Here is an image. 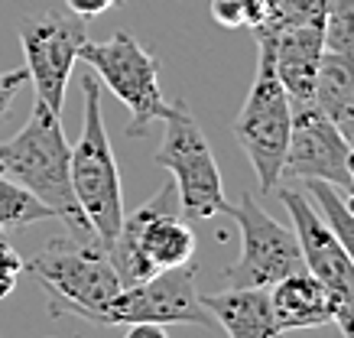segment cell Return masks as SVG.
I'll return each instance as SVG.
<instances>
[{"mask_svg":"<svg viewBox=\"0 0 354 338\" xmlns=\"http://www.w3.org/2000/svg\"><path fill=\"white\" fill-rule=\"evenodd\" d=\"M325 10H328V0H279L273 20L263 26H322Z\"/></svg>","mask_w":354,"mask_h":338,"instance_id":"cell-20","label":"cell"},{"mask_svg":"<svg viewBox=\"0 0 354 338\" xmlns=\"http://www.w3.org/2000/svg\"><path fill=\"white\" fill-rule=\"evenodd\" d=\"M202 303L212 312L215 326H221L231 338L279 335L270 286H225L218 293L202 296Z\"/></svg>","mask_w":354,"mask_h":338,"instance_id":"cell-14","label":"cell"},{"mask_svg":"<svg viewBox=\"0 0 354 338\" xmlns=\"http://www.w3.org/2000/svg\"><path fill=\"white\" fill-rule=\"evenodd\" d=\"M302 189L309 192L312 205L322 212V218L328 221V228L335 231V238L342 241V247L354 263V215L344 208L342 192H335V186H328L322 179H302Z\"/></svg>","mask_w":354,"mask_h":338,"instance_id":"cell-18","label":"cell"},{"mask_svg":"<svg viewBox=\"0 0 354 338\" xmlns=\"http://www.w3.org/2000/svg\"><path fill=\"white\" fill-rule=\"evenodd\" d=\"M322 39L332 53H354V0H328Z\"/></svg>","mask_w":354,"mask_h":338,"instance_id":"cell-19","label":"cell"},{"mask_svg":"<svg viewBox=\"0 0 354 338\" xmlns=\"http://www.w3.org/2000/svg\"><path fill=\"white\" fill-rule=\"evenodd\" d=\"M0 238H3V228H0Z\"/></svg>","mask_w":354,"mask_h":338,"instance_id":"cell-28","label":"cell"},{"mask_svg":"<svg viewBox=\"0 0 354 338\" xmlns=\"http://www.w3.org/2000/svg\"><path fill=\"white\" fill-rule=\"evenodd\" d=\"M78 59L95 68L101 88L130 111L127 137H143L153 120L169 114L160 88V62L147 46L130 33H114L108 43H82Z\"/></svg>","mask_w":354,"mask_h":338,"instance_id":"cell-7","label":"cell"},{"mask_svg":"<svg viewBox=\"0 0 354 338\" xmlns=\"http://www.w3.org/2000/svg\"><path fill=\"white\" fill-rule=\"evenodd\" d=\"M279 0H241V10H244V26L247 30H257L263 23L273 20Z\"/></svg>","mask_w":354,"mask_h":338,"instance_id":"cell-23","label":"cell"},{"mask_svg":"<svg viewBox=\"0 0 354 338\" xmlns=\"http://www.w3.org/2000/svg\"><path fill=\"white\" fill-rule=\"evenodd\" d=\"M82 98H85V118H82V140L72 147L68 173L72 189L85 218L95 228L97 244L108 251L124 221V189H120V169L111 150V137L101 114V82L97 75L82 78Z\"/></svg>","mask_w":354,"mask_h":338,"instance_id":"cell-4","label":"cell"},{"mask_svg":"<svg viewBox=\"0 0 354 338\" xmlns=\"http://www.w3.org/2000/svg\"><path fill=\"white\" fill-rule=\"evenodd\" d=\"M23 273H26V261L20 257V251L7 238H0V299H7L17 290Z\"/></svg>","mask_w":354,"mask_h":338,"instance_id":"cell-21","label":"cell"},{"mask_svg":"<svg viewBox=\"0 0 354 338\" xmlns=\"http://www.w3.org/2000/svg\"><path fill=\"white\" fill-rule=\"evenodd\" d=\"M88 39V20L78 13H32L20 20V43L26 55V78L36 88V101H43L49 111L62 114L65 88L72 78V66L78 49Z\"/></svg>","mask_w":354,"mask_h":338,"instance_id":"cell-10","label":"cell"},{"mask_svg":"<svg viewBox=\"0 0 354 338\" xmlns=\"http://www.w3.org/2000/svg\"><path fill=\"white\" fill-rule=\"evenodd\" d=\"M342 202H344V208L354 215V182H348V192L342 196Z\"/></svg>","mask_w":354,"mask_h":338,"instance_id":"cell-27","label":"cell"},{"mask_svg":"<svg viewBox=\"0 0 354 338\" xmlns=\"http://www.w3.org/2000/svg\"><path fill=\"white\" fill-rule=\"evenodd\" d=\"M26 273L49 299V316H75L91 326L104 322L108 303L124 290L108 251L97 241H49L26 261Z\"/></svg>","mask_w":354,"mask_h":338,"instance_id":"cell-2","label":"cell"},{"mask_svg":"<svg viewBox=\"0 0 354 338\" xmlns=\"http://www.w3.org/2000/svg\"><path fill=\"white\" fill-rule=\"evenodd\" d=\"M212 20L225 30H241L244 26V10L241 0H212Z\"/></svg>","mask_w":354,"mask_h":338,"instance_id":"cell-24","label":"cell"},{"mask_svg":"<svg viewBox=\"0 0 354 338\" xmlns=\"http://www.w3.org/2000/svg\"><path fill=\"white\" fill-rule=\"evenodd\" d=\"M351 143L342 137V131L315 101H292V127H290V147L283 160V179H322L328 186L348 189V160Z\"/></svg>","mask_w":354,"mask_h":338,"instance_id":"cell-12","label":"cell"},{"mask_svg":"<svg viewBox=\"0 0 354 338\" xmlns=\"http://www.w3.org/2000/svg\"><path fill=\"white\" fill-rule=\"evenodd\" d=\"M273 43V68L286 88L290 101H312L315 95V72L325 53L322 26H257Z\"/></svg>","mask_w":354,"mask_h":338,"instance_id":"cell-13","label":"cell"},{"mask_svg":"<svg viewBox=\"0 0 354 338\" xmlns=\"http://www.w3.org/2000/svg\"><path fill=\"white\" fill-rule=\"evenodd\" d=\"M270 299H273V316H277L279 332H290V328H319L332 322L328 293H325L322 283L306 267L270 286Z\"/></svg>","mask_w":354,"mask_h":338,"instance_id":"cell-15","label":"cell"},{"mask_svg":"<svg viewBox=\"0 0 354 338\" xmlns=\"http://www.w3.org/2000/svg\"><path fill=\"white\" fill-rule=\"evenodd\" d=\"M137 322H153V326H198L212 328L215 319L205 309L198 286H195V263L183 267H166V270L150 273L147 280L127 283L104 309V328L137 326Z\"/></svg>","mask_w":354,"mask_h":338,"instance_id":"cell-9","label":"cell"},{"mask_svg":"<svg viewBox=\"0 0 354 338\" xmlns=\"http://www.w3.org/2000/svg\"><path fill=\"white\" fill-rule=\"evenodd\" d=\"M241 231V257L227 267V286H273L302 270L296 231L279 225L254 196H241L227 212Z\"/></svg>","mask_w":354,"mask_h":338,"instance_id":"cell-11","label":"cell"},{"mask_svg":"<svg viewBox=\"0 0 354 338\" xmlns=\"http://www.w3.org/2000/svg\"><path fill=\"white\" fill-rule=\"evenodd\" d=\"M257 39V75L250 82V91L244 98V108L234 120V137L241 143L244 156L250 160L257 182L267 192H277V182H283V160L290 147L292 127V101L273 68V43L267 33L254 30Z\"/></svg>","mask_w":354,"mask_h":338,"instance_id":"cell-5","label":"cell"},{"mask_svg":"<svg viewBox=\"0 0 354 338\" xmlns=\"http://www.w3.org/2000/svg\"><path fill=\"white\" fill-rule=\"evenodd\" d=\"M338 131H342V137H344V140H348V143H351V147H354V111H351V118L344 120V124H342V127H338Z\"/></svg>","mask_w":354,"mask_h":338,"instance_id":"cell-26","label":"cell"},{"mask_svg":"<svg viewBox=\"0 0 354 338\" xmlns=\"http://www.w3.org/2000/svg\"><path fill=\"white\" fill-rule=\"evenodd\" d=\"M124 0H65V7L72 13H78V17H85V20H91V17H97V13H108L114 10V7H120Z\"/></svg>","mask_w":354,"mask_h":338,"instance_id":"cell-25","label":"cell"},{"mask_svg":"<svg viewBox=\"0 0 354 338\" xmlns=\"http://www.w3.org/2000/svg\"><path fill=\"white\" fill-rule=\"evenodd\" d=\"M72 147L65 140L62 114H55L36 101L30 111V120L23 124L20 133L0 143V173L17 179L32 196L53 208V215L65 225L68 238L97 241L91 221L78 205L75 189H72V173H68Z\"/></svg>","mask_w":354,"mask_h":338,"instance_id":"cell-1","label":"cell"},{"mask_svg":"<svg viewBox=\"0 0 354 338\" xmlns=\"http://www.w3.org/2000/svg\"><path fill=\"white\" fill-rule=\"evenodd\" d=\"M279 198L290 212L292 231L299 238L302 267L322 283L332 303V322L342 328V335L354 338V263L342 241L335 238L322 212L312 205V198L296 189H279Z\"/></svg>","mask_w":354,"mask_h":338,"instance_id":"cell-8","label":"cell"},{"mask_svg":"<svg viewBox=\"0 0 354 338\" xmlns=\"http://www.w3.org/2000/svg\"><path fill=\"white\" fill-rule=\"evenodd\" d=\"M55 218L53 208L39 202L26 186H20L17 179H10L7 173H0V228L3 231H17L36 221Z\"/></svg>","mask_w":354,"mask_h":338,"instance_id":"cell-17","label":"cell"},{"mask_svg":"<svg viewBox=\"0 0 354 338\" xmlns=\"http://www.w3.org/2000/svg\"><path fill=\"white\" fill-rule=\"evenodd\" d=\"M162 124H166V133L153 160L166 173H172L183 215L192 221L227 215L231 202L225 196V182H221V169L215 163L212 143L198 127V120L192 118V111L185 108V101H172Z\"/></svg>","mask_w":354,"mask_h":338,"instance_id":"cell-6","label":"cell"},{"mask_svg":"<svg viewBox=\"0 0 354 338\" xmlns=\"http://www.w3.org/2000/svg\"><path fill=\"white\" fill-rule=\"evenodd\" d=\"M315 108L342 127L354 111V53H332L325 49L315 72Z\"/></svg>","mask_w":354,"mask_h":338,"instance_id":"cell-16","label":"cell"},{"mask_svg":"<svg viewBox=\"0 0 354 338\" xmlns=\"http://www.w3.org/2000/svg\"><path fill=\"white\" fill-rule=\"evenodd\" d=\"M195 247L198 241H195V231L185 225L176 182H166L140 208L124 212V221H120L114 244L108 247V257L118 270L120 283L127 286L166 267L192 263Z\"/></svg>","mask_w":354,"mask_h":338,"instance_id":"cell-3","label":"cell"},{"mask_svg":"<svg viewBox=\"0 0 354 338\" xmlns=\"http://www.w3.org/2000/svg\"><path fill=\"white\" fill-rule=\"evenodd\" d=\"M26 85V68H10V72H0V120L7 118L13 98L20 95V88Z\"/></svg>","mask_w":354,"mask_h":338,"instance_id":"cell-22","label":"cell"}]
</instances>
